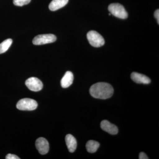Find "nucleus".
<instances>
[{
    "label": "nucleus",
    "mask_w": 159,
    "mask_h": 159,
    "mask_svg": "<svg viewBox=\"0 0 159 159\" xmlns=\"http://www.w3.org/2000/svg\"><path fill=\"white\" fill-rule=\"evenodd\" d=\"M99 146V142L93 140H90L86 143V148L88 152L93 153L97 152Z\"/></svg>",
    "instance_id": "nucleus-13"
},
{
    "label": "nucleus",
    "mask_w": 159,
    "mask_h": 159,
    "mask_svg": "<svg viewBox=\"0 0 159 159\" xmlns=\"http://www.w3.org/2000/svg\"><path fill=\"white\" fill-rule=\"evenodd\" d=\"M87 37L91 45L95 48H99L104 44L105 41L101 34L95 31H89Z\"/></svg>",
    "instance_id": "nucleus-3"
},
{
    "label": "nucleus",
    "mask_w": 159,
    "mask_h": 159,
    "mask_svg": "<svg viewBox=\"0 0 159 159\" xmlns=\"http://www.w3.org/2000/svg\"><path fill=\"white\" fill-rule=\"evenodd\" d=\"M38 103L35 100L29 98L20 99L16 104L18 109L21 111H33L36 109Z\"/></svg>",
    "instance_id": "nucleus-4"
},
{
    "label": "nucleus",
    "mask_w": 159,
    "mask_h": 159,
    "mask_svg": "<svg viewBox=\"0 0 159 159\" xmlns=\"http://www.w3.org/2000/svg\"><path fill=\"white\" fill-rule=\"evenodd\" d=\"M66 144L67 146L69 152H74L77 147V142L76 139L73 135L70 134L67 135L65 138Z\"/></svg>",
    "instance_id": "nucleus-11"
},
{
    "label": "nucleus",
    "mask_w": 159,
    "mask_h": 159,
    "mask_svg": "<svg viewBox=\"0 0 159 159\" xmlns=\"http://www.w3.org/2000/svg\"><path fill=\"white\" fill-rule=\"evenodd\" d=\"M131 78L136 83L148 84L151 82L150 79L148 77L143 74L133 72L131 74Z\"/></svg>",
    "instance_id": "nucleus-9"
},
{
    "label": "nucleus",
    "mask_w": 159,
    "mask_h": 159,
    "mask_svg": "<svg viewBox=\"0 0 159 159\" xmlns=\"http://www.w3.org/2000/svg\"><path fill=\"white\" fill-rule=\"evenodd\" d=\"M25 85L29 89L33 92L41 90L43 88L42 82L36 77H30L25 81Z\"/></svg>",
    "instance_id": "nucleus-6"
},
{
    "label": "nucleus",
    "mask_w": 159,
    "mask_h": 159,
    "mask_svg": "<svg viewBox=\"0 0 159 159\" xmlns=\"http://www.w3.org/2000/svg\"><path fill=\"white\" fill-rule=\"evenodd\" d=\"M6 159H20V158L15 155L12 154H8L6 155Z\"/></svg>",
    "instance_id": "nucleus-16"
},
{
    "label": "nucleus",
    "mask_w": 159,
    "mask_h": 159,
    "mask_svg": "<svg viewBox=\"0 0 159 159\" xmlns=\"http://www.w3.org/2000/svg\"><path fill=\"white\" fill-rule=\"evenodd\" d=\"M139 159H148V157L145 154V153L143 152H141L139 153Z\"/></svg>",
    "instance_id": "nucleus-17"
},
{
    "label": "nucleus",
    "mask_w": 159,
    "mask_h": 159,
    "mask_svg": "<svg viewBox=\"0 0 159 159\" xmlns=\"http://www.w3.org/2000/svg\"><path fill=\"white\" fill-rule=\"evenodd\" d=\"M12 43V40L8 39L0 43V54L5 53L9 49Z\"/></svg>",
    "instance_id": "nucleus-14"
},
{
    "label": "nucleus",
    "mask_w": 159,
    "mask_h": 159,
    "mask_svg": "<svg viewBox=\"0 0 159 159\" xmlns=\"http://www.w3.org/2000/svg\"><path fill=\"white\" fill-rule=\"evenodd\" d=\"M100 127L102 130L112 135L117 134L118 133V127L110 123L107 120H103L101 122Z\"/></svg>",
    "instance_id": "nucleus-8"
},
{
    "label": "nucleus",
    "mask_w": 159,
    "mask_h": 159,
    "mask_svg": "<svg viewBox=\"0 0 159 159\" xmlns=\"http://www.w3.org/2000/svg\"><path fill=\"white\" fill-rule=\"evenodd\" d=\"M108 10L114 16L122 19H125L128 17V13L125 8L119 3H113L109 5Z\"/></svg>",
    "instance_id": "nucleus-2"
},
{
    "label": "nucleus",
    "mask_w": 159,
    "mask_h": 159,
    "mask_svg": "<svg viewBox=\"0 0 159 159\" xmlns=\"http://www.w3.org/2000/svg\"><path fill=\"white\" fill-rule=\"evenodd\" d=\"M68 2L69 0H53L49 5V9L52 11H56L64 7Z\"/></svg>",
    "instance_id": "nucleus-12"
},
{
    "label": "nucleus",
    "mask_w": 159,
    "mask_h": 159,
    "mask_svg": "<svg viewBox=\"0 0 159 159\" xmlns=\"http://www.w3.org/2000/svg\"><path fill=\"white\" fill-rule=\"evenodd\" d=\"M35 146L41 154L45 155L48 152L49 143L45 138H39L35 142Z\"/></svg>",
    "instance_id": "nucleus-7"
},
{
    "label": "nucleus",
    "mask_w": 159,
    "mask_h": 159,
    "mask_svg": "<svg viewBox=\"0 0 159 159\" xmlns=\"http://www.w3.org/2000/svg\"><path fill=\"white\" fill-rule=\"evenodd\" d=\"M74 80V75L70 71L66 72L64 76L61 81V84L63 88H67L73 84Z\"/></svg>",
    "instance_id": "nucleus-10"
},
{
    "label": "nucleus",
    "mask_w": 159,
    "mask_h": 159,
    "mask_svg": "<svg viewBox=\"0 0 159 159\" xmlns=\"http://www.w3.org/2000/svg\"><path fill=\"white\" fill-rule=\"evenodd\" d=\"M155 17L156 18L158 24H159V10L157 9L155 11L154 13Z\"/></svg>",
    "instance_id": "nucleus-18"
},
{
    "label": "nucleus",
    "mask_w": 159,
    "mask_h": 159,
    "mask_svg": "<svg viewBox=\"0 0 159 159\" xmlns=\"http://www.w3.org/2000/svg\"><path fill=\"white\" fill-rule=\"evenodd\" d=\"M31 0H13V4L15 6H22L29 4Z\"/></svg>",
    "instance_id": "nucleus-15"
},
{
    "label": "nucleus",
    "mask_w": 159,
    "mask_h": 159,
    "mask_svg": "<svg viewBox=\"0 0 159 159\" xmlns=\"http://www.w3.org/2000/svg\"><path fill=\"white\" fill-rule=\"evenodd\" d=\"M57 38L53 34H39L35 36L32 40V43L35 45H41L50 43H54Z\"/></svg>",
    "instance_id": "nucleus-5"
},
{
    "label": "nucleus",
    "mask_w": 159,
    "mask_h": 159,
    "mask_svg": "<svg viewBox=\"0 0 159 159\" xmlns=\"http://www.w3.org/2000/svg\"><path fill=\"white\" fill-rule=\"evenodd\" d=\"M91 96L97 99H105L112 97L114 89L109 84L99 82L91 87L89 90Z\"/></svg>",
    "instance_id": "nucleus-1"
}]
</instances>
